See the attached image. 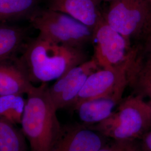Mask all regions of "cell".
I'll return each instance as SVG.
<instances>
[{
  "label": "cell",
  "mask_w": 151,
  "mask_h": 151,
  "mask_svg": "<svg viewBox=\"0 0 151 151\" xmlns=\"http://www.w3.org/2000/svg\"><path fill=\"white\" fill-rule=\"evenodd\" d=\"M94 57L100 68H111L123 65L135 58L141 45L132 46L127 39L111 27L105 20L93 29Z\"/></svg>",
  "instance_id": "6"
},
{
  "label": "cell",
  "mask_w": 151,
  "mask_h": 151,
  "mask_svg": "<svg viewBox=\"0 0 151 151\" xmlns=\"http://www.w3.org/2000/svg\"><path fill=\"white\" fill-rule=\"evenodd\" d=\"M147 2H148V4H149V6H150V9H151V0H147Z\"/></svg>",
  "instance_id": "21"
},
{
  "label": "cell",
  "mask_w": 151,
  "mask_h": 151,
  "mask_svg": "<svg viewBox=\"0 0 151 151\" xmlns=\"http://www.w3.org/2000/svg\"><path fill=\"white\" fill-rule=\"evenodd\" d=\"M100 69L95 60H91L70 69L49 87V93L57 110L72 107L88 77Z\"/></svg>",
  "instance_id": "8"
},
{
  "label": "cell",
  "mask_w": 151,
  "mask_h": 151,
  "mask_svg": "<svg viewBox=\"0 0 151 151\" xmlns=\"http://www.w3.org/2000/svg\"><path fill=\"white\" fill-rule=\"evenodd\" d=\"M99 0H48V9L65 14L92 30L104 16Z\"/></svg>",
  "instance_id": "11"
},
{
  "label": "cell",
  "mask_w": 151,
  "mask_h": 151,
  "mask_svg": "<svg viewBox=\"0 0 151 151\" xmlns=\"http://www.w3.org/2000/svg\"><path fill=\"white\" fill-rule=\"evenodd\" d=\"M124 92H119L104 97L86 100L80 103L75 110L79 118L86 124L99 123L108 119L116 106L122 100Z\"/></svg>",
  "instance_id": "13"
},
{
  "label": "cell",
  "mask_w": 151,
  "mask_h": 151,
  "mask_svg": "<svg viewBox=\"0 0 151 151\" xmlns=\"http://www.w3.org/2000/svg\"><path fill=\"white\" fill-rule=\"evenodd\" d=\"M105 21L132 42L151 35V11L147 0H115L110 3Z\"/></svg>",
  "instance_id": "5"
},
{
  "label": "cell",
  "mask_w": 151,
  "mask_h": 151,
  "mask_svg": "<svg viewBox=\"0 0 151 151\" xmlns=\"http://www.w3.org/2000/svg\"><path fill=\"white\" fill-rule=\"evenodd\" d=\"M15 125L0 118V151H27L26 138Z\"/></svg>",
  "instance_id": "16"
},
{
  "label": "cell",
  "mask_w": 151,
  "mask_h": 151,
  "mask_svg": "<svg viewBox=\"0 0 151 151\" xmlns=\"http://www.w3.org/2000/svg\"><path fill=\"white\" fill-rule=\"evenodd\" d=\"M104 146L95 130L80 125L63 128L52 151H99Z\"/></svg>",
  "instance_id": "9"
},
{
  "label": "cell",
  "mask_w": 151,
  "mask_h": 151,
  "mask_svg": "<svg viewBox=\"0 0 151 151\" xmlns=\"http://www.w3.org/2000/svg\"><path fill=\"white\" fill-rule=\"evenodd\" d=\"M39 0H0V24L27 19L39 9Z\"/></svg>",
  "instance_id": "15"
},
{
  "label": "cell",
  "mask_w": 151,
  "mask_h": 151,
  "mask_svg": "<svg viewBox=\"0 0 151 151\" xmlns=\"http://www.w3.org/2000/svg\"><path fill=\"white\" fill-rule=\"evenodd\" d=\"M29 20L39 35L57 43L81 48L92 40L91 28L60 12L39 9Z\"/></svg>",
  "instance_id": "4"
},
{
  "label": "cell",
  "mask_w": 151,
  "mask_h": 151,
  "mask_svg": "<svg viewBox=\"0 0 151 151\" xmlns=\"http://www.w3.org/2000/svg\"><path fill=\"white\" fill-rule=\"evenodd\" d=\"M25 105L23 95L0 96V118L14 125L21 124Z\"/></svg>",
  "instance_id": "17"
},
{
  "label": "cell",
  "mask_w": 151,
  "mask_h": 151,
  "mask_svg": "<svg viewBox=\"0 0 151 151\" xmlns=\"http://www.w3.org/2000/svg\"><path fill=\"white\" fill-rule=\"evenodd\" d=\"M142 147L145 151H151V132L145 135L142 143Z\"/></svg>",
  "instance_id": "19"
},
{
  "label": "cell",
  "mask_w": 151,
  "mask_h": 151,
  "mask_svg": "<svg viewBox=\"0 0 151 151\" xmlns=\"http://www.w3.org/2000/svg\"><path fill=\"white\" fill-rule=\"evenodd\" d=\"M128 86L151 105V35L141 45L128 73Z\"/></svg>",
  "instance_id": "10"
},
{
  "label": "cell",
  "mask_w": 151,
  "mask_h": 151,
  "mask_svg": "<svg viewBox=\"0 0 151 151\" xmlns=\"http://www.w3.org/2000/svg\"><path fill=\"white\" fill-rule=\"evenodd\" d=\"M21 125L31 151H52L62 127L47 83L34 85L27 92Z\"/></svg>",
  "instance_id": "2"
},
{
  "label": "cell",
  "mask_w": 151,
  "mask_h": 151,
  "mask_svg": "<svg viewBox=\"0 0 151 151\" xmlns=\"http://www.w3.org/2000/svg\"><path fill=\"white\" fill-rule=\"evenodd\" d=\"M151 128V105L145 98L133 94L122 99L116 111L93 129L114 140H135Z\"/></svg>",
  "instance_id": "3"
},
{
  "label": "cell",
  "mask_w": 151,
  "mask_h": 151,
  "mask_svg": "<svg viewBox=\"0 0 151 151\" xmlns=\"http://www.w3.org/2000/svg\"><path fill=\"white\" fill-rule=\"evenodd\" d=\"M99 151H145L134 140H115L112 144L103 146Z\"/></svg>",
  "instance_id": "18"
},
{
  "label": "cell",
  "mask_w": 151,
  "mask_h": 151,
  "mask_svg": "<svg viewBox=\"0 0 151 151\" xmlns=\"http://www.w3.org/2000/svg\"><path fill=\"white\" fill-rule=\"evenodd\" d=\"M19 60L32 83L58 80L87 60L81 48L57 43L40 35L27 41Z\"/></svg>",
  "instance_id": "1"
},
{
  "label": "cell",
  "mask_w": 151,
  "mask_h": 151,
  "mask_svg": "<svg viewBox=\"0 0 151 151\" xmlns=\"http://www.w3.org/2000/svg\"><path fill=\"white\" fill-rule=\"evenodd\" d=\"M101 2H109V3H110V2H113L114 1H115V0H99Z\"/></svg>",
  "instance_id": "20"
},
{
  "label": "cell",
  "mask_w": 151,
  "mask_h": 151,
  "mask_svg": "<svg viewBox=\"0 0 151 151\" xmlns=\"http://www.w3.org/2000/svg\"><path fill=\"white\" fill-rule=\"evenodd\" d=\"M27 32L23 27L0 24V60L16 57L20 51H22L27 42Z\"/></svg>",
  "instance_id": "14"
},
{
  "label": "cell",
  "mask_w": 151,
  "mask_h": 151,
  "mask_svg": "<svg viewBox=\"0 0 151 151\" xmlns=\"http://www.w3.org/2000/svg\"><path fill=\"white\" fill-rule=\"evenodd\" d=\"M137 56L123 65L111 68H100L93 72L88 77L72 107L75 109L83 101L124 92L128 86L130 68Z\"/></svg>",
  "instance_id": "7"
},
{
  "label": "cell",
  "mask_w": 151,
  "mask_h": 151,
  "mask_svg": "<svg viewBox=\"0 0 151 151\" xmlns=\"http://www.w3.org/2000/svg\"><path fill=\"white\" fill-rule=\"evenodd\" d=\"M32 86L18 57L0 60V96L27 94Z\"/></svg>",
  "instance_id": "12"
}]
</instances>
